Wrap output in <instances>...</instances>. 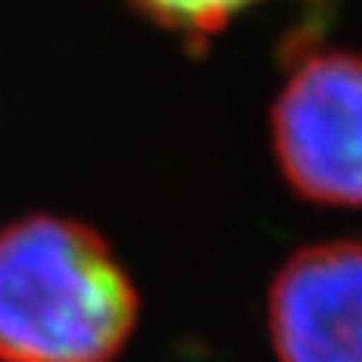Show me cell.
I'll return each mask as SVG.
<instances>
[{"instance_id":"4","label":"cell","mask_w":362,"mask_h":362,"mask_svg":"<svg viewBox=\"0 0 362 362\" xmlns=\"http://www.w3.org/2000/svg\"><path fill=\"white\" fill-rule=\"evenodd\" d=\"M145 18L187 42H206L266 0H130Z\"/></svg>"},{"instance_id":"3","label":"cell","mask_w":362,"mask_h":362,"mask_svg":"<svg viewBox=\"0 0 362 362\" xmlns=\"http://www.w3.org/2000/svg\"><path fill=\"white\" fill-rule=\"evenodd\" d=\"M281 362H362V242L302 247L269 290Z\"/></svg>"},{"instance_id":"2","label":"cell","mask_w":362,"mask_h":362,"mask_svg":"<svg viewBox=\"0 0 362 362\" xmlns=\"http://www.w3.org/2000/svg\"><path fill=\"white\" fill-rule=\"evenodd\" d=\"M272 148L299 197L362 206V54L308 52L272 106Z\"/></svg>"},{"instance_id":"1","label":"cell","mask_w":362,"mask_h":362,"mask_svg":"<svg viewBox=\"0 0 362 362\" xmlns=\"http://www.w3.org/2000/svg\"><path fill=\"white\" fill-rule=\"evenodd\" d=\"M139 296L90 226L33 214L0 230V362H115Z\"/></svg>"}]
</instances>
